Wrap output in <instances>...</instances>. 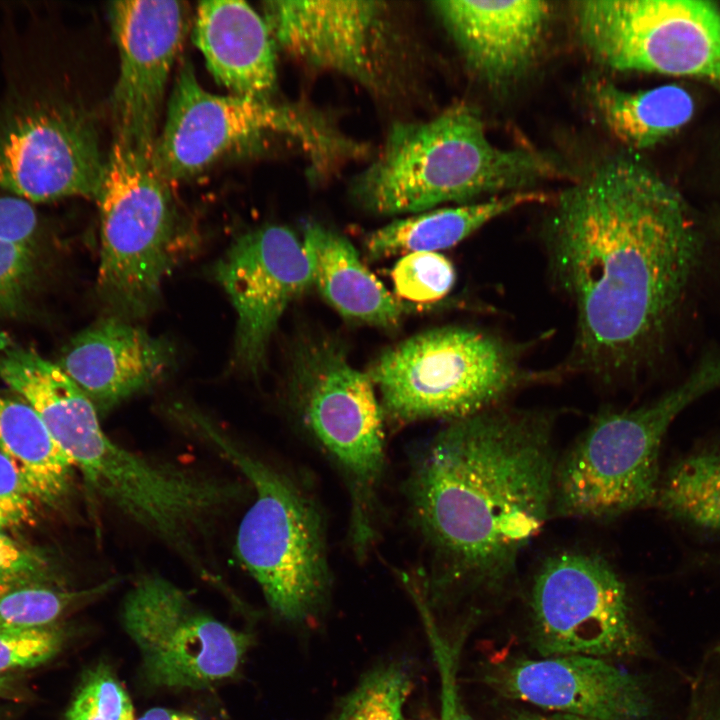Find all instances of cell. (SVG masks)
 <instances>
[{"label": "cell", "instance_id": "6da1fadb", "mask_svg": "<svg viewBox=\"0 0 720 720\" xmlns=\"http://www.w3.org/2000/svg\"><path fill=\"white\" fill-rule=\"evenodd\" d=\"M543 242L576 314L567 370L609 383L630 376L655 351L699 258L685 200L639 159L612 157L560 194Z\"/></svg>", "mask_w": 720, "mask_h": 720}, {"label": "cell", "instance_id": "7a4b0ae2", "mask_svg": "<svg viewBox=\"0 0 720 720\" xmlns=\"http://www.w3.org/2000/svg\"><path fill=\"white\" fill-rule=\"evenodd\" d=\"M553 416L498 405L448 422L414 452L405 492L428 557L431 606L497 593L553 512ZM418 587V586H417Z\"/></svg>", "mask_w": 720, "mask_h": 720}, {"label": "cell", "instance_id": "3957f363", "mask_svg": "<svg viewBox=\"0 0 720 720\" xmlns=\"http://www.w3.org/2000/svg\"><path fill=\"white\" fill-rule=\"evenodd\" d=\"M561 174L551 155L495 145L479 112L456 103L430 120L394 124L352 191L376 214H417L446 202L526 191Z\"/></svg>", "mask_w": 720, "mask_h": 720}, {"label": "cell", "instance_id": "277c9868", "mask_svg": "<svg viewBox=\"0 0 720 720\" xmlns=\"http://www.w3.org/2000/svg\"><path fill=\"white\" fill-rule=\"evenodd\" d=\"M183 418L253 489L236 534L240 563L281 619L301 623L314 617L327 600L331 576L323 521L313 498L205 415L188 409Z\"/></svg>", "mask_w": 720, "mask_h": 720}, {"label": "cell", "instance_id": "5b68a950", "mask_svg": "<svg viewBox=\"0 0 720 720\" xmlns=\"http://www.w3.org/2000/svg\"><path fill=\"white\" fill-rule=\"evenodd\" d=\"M719 387L720 358H713L647 405L598 414L556 464L553 512L610 520L654 504L670 425L693 401Z\"/></svg>", "mask_w": 720, "mask_h": 720}, {"label": "cell", "instance_id": "8992f818", "mask_svg": "<svg viewBox=\"0 0 720 720\" xmlns=\"http://www.w3.org/2000/svg\"><path fill=\"white\" fill-rule=\"evenodd\" d=\"M370 379L390 420L448 422L502 405L539 376L521 365L519 350L493 332L471 327L425 331L385 351Z\"/></svg>", "mask_w": 720, "mask_h": 720}, {"label": "cell", "instance_id": "52a82bcc", "mask_svg": "<svg viewBox=\"0 0 720 720\" xmlns=\"http://www.w3.org/2000/svg\"><path fill=\"white\" fill-rule=\"evenodd\" d=\"M95 200L100 218L97 292L107 314L135 322L159 304L163 281L179 253L170 183L152 160L113 142Z\"/></svg>", "mask_w": 720, "mask_h": 720}, {"label": "cell", "instance_id": "ba28073f", "mask_svg": "<svg viewBox=\"0 0 720 720\" xmlns=\"http://www.w3.org/2000/svg\"><path fill=\"white\" fill-rule=\"evenodd\" d=\"M299 368L303 422L344 479L350 542L361 559L376 537L386 458L384 413L369 375L352 367L334 346L308 349Z\"/></svg>", "mask_w": 720, "mask_h": 720}, {"label": "cell", "instance_id": "9c48e42d", "mask_svg": "<svg viewBox=\"0 0 720 720\" xmlns=\"http://www.w3.org/2000/svg\"><path fill=\"white\" fill-rule=\"evenodd\" d=\"M278 135L297 138L312 150L313 157L339 155L349 148L343 137L306 110L205 90L193 65L183 61L154 146L152 164L171 184L192 178Z\"/></svg>", "mask_w": 720, "mask_h": 720}, {"label": "cell", "instance_id": "30bf717a", "mask_svg": "<svg viewBox=\"0 0 720 720\" xmlns=\"http://www.w3.org/2000/svg\"><path fill=\"white\" fill-rule=\"evenodd\" d=\"M578 37L592 58L621 72L703 80L720 91V7L707 0L575 2Z\"/></svg>", "mask_w": 720, "mask_h": 720}, {"label": "cell", "instance_id": "8fae6325", "mask_svg": "<svg viewBox=\"0 0 720 720\" xmlns=\"http://www.w3.org/2000/svg\"><path fill=\"white\" fill-rule=\"evenodd\" d=\"M530 606L542 657L651 655L627 585L601 555L565 551L548 557L534 577Z\"/></svg>", "mask_w": 720, "mask_h": 720}, {"label": "cell", "instance_id": "7c38bea8", "mask_svg": "<svg viewBox=\"0 0 720 720\" xmlns=\"http://www.w3.org/2000/svg\"><path fill=\"white\" fill-rule=\"evenodd\" d=\"M121 618L146 680L160 688L201 689L231 678L252 644L249 633L219 621L156 575L136 581Z\"/></svg>", "mask_w": 720, "mask_h": 720}, {"label": "cell", "instance_id": "4fadbf2b", "mask_svg": "<svg viewBox=\"0 0 720 720\" xmlns=\"http://www.w3.org/2000/svg\"><path fill=\"white\" fill-rule=\"evenodd\" d=\"M106 161L94 124L73 108L36 102L0 125V188L30 203L95 199Z\"/></svg>", "mask_w": 720, "mask_h": 720}, {"label": "cell", "instance_id": "5bb4252c", "mask_svg": "<svg viewBox=\"0 0 720 720\" xmlns=\"http://www.w3.org/2000/svg\"><path fill=\"white\" fill-rule=\"evenodd\" d=\"M119 76L111 97L114 141L152 160L168 79L190 25L180 1H118L110 6Z\"/></svg>", "mask_w": 720, "mask_h": 720}, {"label": "cell", "instance_id": "9a60e30c", "mask_svg": "<svg viewBox=\"0 0 720 720\" xmlns=\"http://www.w3.org/2000/svg\"><path fill=\"white\" fill-rule=\"evenodd\" d=\"M214 275L236 313L233 363L257 375L284 311L313 284L303 242L284 226L251 229L232 241Z\"/></svg>", "mask_w": 720, "mask_h": 720}, {"label": "cell", "instance_id": "2e32d148", "mask_svg": "<svg viewBox=\"0 0 720 720\" xmlns=\"http://www.w3.org/2000/svg\"><path fill=\"white\" fill-rule=\"evenodd\" d=\"M263 11L275 45L305 68L372 89L389 72L395 32L384 2L272 0Z\"/></svg>", "mask_w": 720, "mask_h": 720}, {"label": "cell", "instance_id": "e0dca14e", "mask_svg": "<svg viewBox=\"0 0 720 720\" xmlns=\"http://www.w3.org/2000/svg\"><path fill=\"white\" fill-rule=\"evenodd\" d=\"M487 680L504 696L591 720H650L656 712L645 680L599 657L515 660L495 668Z\"/></svg>", "mask_w": 720, "mask_h": 720}, {"label": "cell", "instance_id": "ac0fdd59", "mask_svg": "<svg viewBox=\"0 0 720 720\" xmlns=\"http://www.w3.org/2000/svg\"><path fill=\"white\" fill-rule=\"evenodd\" d=\"M175 356L168 340L107 314L75 335L57 364L104 413L162 381Z\"/></svg>", "mask_w": 720, "mask_h": 720}, {"label": "cell", "instance_id": "d6986e66", "mask_svg": "<svg viewBox=\"0 0 720 720\" xmlns=\"http://www.w3.org/2000/svg\"><path fill=\"white\" fill-rule=\"evenodd\" d=\"M466 66L490 86L524 77L543 44L552 8L539 0L432 3Z\"/></svg>", "mask_w": 720, "mask_h": 720}, {"label": "cell", "instance_id": "ffe728a7", "mask_svg": "<svg viewBox=\"0 0 720 720\" xmlns=\"http://www.w3.org/2000/svg\"><path fill=\"white\" fill-rule=\"evenodd\" d=\"M192 40L215 81L234 95L271 100L276 90L275 42L264 17L244 1H204Z\"/></svg>", "mask_w": 720, "mask_h": 720}, {"label": "cell", "instance_id": "44dd1931", "mask_svg": "<svg viewBox=\"0 0 720 720\" xmlns=\"http://www.w3.org/2000/svg\"><path fill=\"white\" fill-rule=\"evenodd\" d=\"M302 242L311 261L313 284L339 314L381 328L398 324L401 304L364 265L348 239L311 224Z\"/></svg>", "mask_w": 720, "mask_h": 720}, {"label": "cell", "instance_id": "7402d4cb", "mask_svg": "<svg viewBox=\"0 0 720 720\" xmlns=\"http://www.w3.org/2000/svg\"><path fill=\"white\" fill-rule=\"evenodd\" d=\"M547 199L546 194L526 190L500 194L487 201L417 213L370 233L366 250L373 259L400 253L437 252L458 244L500 215Z\"/></svg>", "mask_w": 720, "mask_h": 720}, {"label": "cell", "instance_id": "603a6c76", "mask_svg": "<svg viewBox=\"0 0 720 720\" xmlns=\"http://www.w3.org/2000/svg\"><path fill=\"white\" fill-rule=\"evenodd\" d=\"M587 96L608 131L632 149H646L683 127L694 113V101L681 86L624 90L608 80H595Z\"/></svg>", "mask_w": 720, "mask_h": 720}, {"label": "cell", "instance_id": "cb8c5ba5", "mask_svg": "<svg viewBox=\"0 0 720 720\" xmlns=\"http://www.w3.org/2000/svg\"><path fill=\"white\" fill-rule=\"evenodd\" d=\"M0 453L19 472L35 502L54 505L68 493L74 465L37 412L0 391Z\"/></svg>", "mask_w": 720, "mask_h": 720}, {"label": "cell", "instance_id": "d4e9b609", "mask_svg": "<svg viewBox=\"0 0 720 720\" xmlns=\"http://www.w3.org/2000/svg\"><path fill=\"white\" fill-rule=\"evenodd\" d=\"M654 504L669 517L720 533V448H703L674 462L660 477Z\"/></svg>", "mask_w": 720, "mask_h": 720}, {"label": "cell", "instance_id": "484cf974", "mask_svg": "<svg viewBox=\"0 0 720 720\" xmlns=\"http://www.w3.org/2000/svg\"><path fill=\"white\" fill-rule=\"evenodd\" d=\"M412 689L407 665H380L343 698L333 720H405L404 705Z\"/></svg>", "mask_w": 720, "mask_h": 720}, {"label": "cell", "instance_id": "4316f807", "mask_svg": "<svg viewBox=\"0 0 720 720\" xmlns=\"http://www.w3.org/2000/svg\"><path fill=\"white\" fill-rule=\"evenodd\" d=\"M97 595L96 589L58 590L27 584L0 596V632L51 626L75 602Z\"/></svg>", "mask_w": 720, "mask_h": 720}, {"label": "cell", "instance_id": "83f0119b", "mask_svg": "<svg viewBox=\"0 0 720 720\" xmlns=\"http://www.w3.org/2000/svg\"><path fill=\"white\" fill-rule=\"evenodd\" d=\"M64 720H135L134 707L112 669L99 664L84 675Z\"/></svg>", "mask_w": 720, "mask_h": 720}, {"label": "cell", "instance_id": "f1b7e54d", "mask_svg": "<svg viewBox=\"0 0 720 720\" xmlns=\"http://www.w3.org/2000/svg\"><path fill=\"white\" fill-rule=\"evenodd\" d=\"M397 295L416 303H432L453 288L456 273L451 261L438 252H413L392 270Z\"/></svg>", "mask_w": 720, "mask_h": 720}, {"label": "cell", "instance_id": "f546056e", "mask_svg": "<svg viewBox=\"0 0 720 720\" xmlns=\"http://www.w3.org/2000/svg\"><path fill=\"white\" fill-rule=\"evenodd\" d=\"M684 688L679 720H720V637L705 646Z\"/></svg>", "mask_w": 720, "mask_h": 720}, {"label": "cell", "instance_id": "4dcf8cb0", "mask_svg": "<svg viewBox=\"0 0 720 720\" xmlns=\"http://www.w3.org/2000/svg\"><path fill=\"white\" fill-rule=\"evenodd\" d=\"M63 641V631L53 626L0 632V675L45 663L60 651Z\"/></svg>", "mask_w": 720, "mask_h": 720}, {"label": "cell", "instance_id": "1f68e13d", "mask_svg": "<svg viewBox=\"0 0 720 720\" xmlns=\"http://www.w3.org/2000/svg\"><path fill=\"white\" fill-rule=\"evenodd\" d=\"M35 247L0 241V317L18 312L35 284Z\"/></svg>", "mask_w": 720, "mask_h": 720}, {"label": "cell", "instance_id": "d6a6232c", "mask_svg": "<svg viewBox=\"0 0 720 720\" xmlns=\"http://www.w3.org/2000/svg\"><path fill=\"white\" fill-rule=\"evenodd\" d=\"M439 669L441 681V719L473 720L465 710L456 681V649L439 634L427 608L419 609Z\"/></svg>", "mask_w": 720, "mask_h": 720}, {"label": "cell", "instance_id": "836d02e7", "mask_svg": "<svg viewBox=\"0 0 720 720\" xmlns=\"http://www.w3.org/2000/svg\"><path fill=\"white\" fill-rule=\"evenodd\" d=\"M34 503L15 466L0 453V531L29 522Z\"/></svg>", "mask_w": 720, "mask_h": 720}, {"label": "cell", "instance_id": "e575fe53", "mask_svg": "<svg viewBox=\"0 0 720 720\" xmlns=\"http://www.w3.org/2000/svg\"><path fill=\"white\" fill-rule=\"evenodd\" d=\"M38 218L31 203L17 196L0 197V241L35 246Z\"/></svg>", "mask_w": 720, "mask_h": 720}, {"label": "cell", "instance_id": "d590c367", "mask_svg": "<svg viewBox=\"0 0 720 720\" xmlns=\"http://www.w3.org/2000/svg\"><path fill=\"white\" fill-rule=\"evenodd\" d=\"M38 567L33 554L0 531V568L35 572Z\"/></svg>", "mask_w": 720, "mask_h": 720}, {"label": "cell", "instance_id": "8d00e7d4", "mask_svg": "<svg viewBox=\"0 0 720 720\" xmlns=\"http://www.w3.org/2000/svg\"><path fill=\"white\" fill-rule=\"evenodd\" d=\"M35 572L0 568V596L31 583Z\"/></svg>", "mask_w": 720, "mask_h": 720}, {"label": "cell", "instance_id": "74e56055", "mask_svg": "<svg viewBox=\"0 0 720 720\" xmlns=\"http://www.w3.org/2000/svg\"><path fill=\"white\" fill-rule=\"evenodd\" d=\"M137 720H198L195 716L169 708L155 707L146 711Z\"/></svg>", "mask_w": 720, "mask_h": 720}, {"label": "cell", "instance_id": "f35d334b", "mask_svg": "<svg viewBox=\"0 0 720 720\" xmlns=\"http://www.w3.org/2000/svg\"><path fill=\"white\" fill-rule=\"evenodd\" d=\"M516 720H591L588 718L579 717L571 714L564 713H551V714H528L520 716Z\"/></svg>", "mask_w": 720, "mask_h": 720}, {"label": "cell", "instance_id": "ab89813d", "mask_svg": "<svg viewBox=\"0 0 720 720\" xmlns=\"http://www.w3.org/2000/svg\"><path fill=\"white\" fill-rule=\"evenodd\" d=\"M11 690L10 678L6 675H0V696L7 695Z\"/></svg>", "mask_w": 720, "mask_h": 720}]
</instances>
